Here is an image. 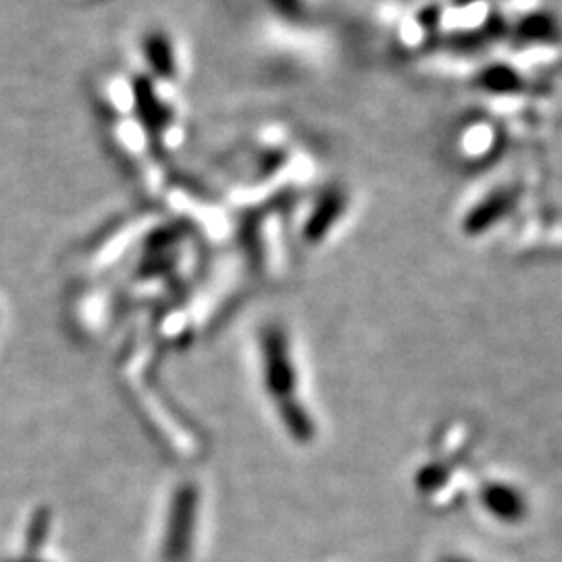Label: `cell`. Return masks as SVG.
Listing matches in <instances>:
<instances>
[{
	"mask_svg": "<svg viewBox=\"0 0 562 562\" xmlns=\"http://www.w3.org/2000/svg\"><path fill=\"white\" fill-rule=\"evenodd\" d=\"M346 204L348 198L342 188L325 190L317 202V207L313 209L309 221H306L304 238L309 242L323 240V236H327L331 232V227H334L338 219L344 215Z\"/></svg>",
	"mask_w": 562,
	"mask_h": 562,
	"instance_id": "cell-2",
	"label": "cell"
},
{
	"mask_svg": "<svg viewBox=\"0 0 562 562\" xmlns=\"http://www.w3.org/2000/svg\"><path fill=\"white\" fill-rule=\"evenodd\" d=\"M517 202H519V190L515 188H500L481 198L463 219L465 234L469 236L485 234L488 229L496 227L502 219L513 213Z\"/></svg>",
	"mask_w": 562,
	"mask_h": 562,
	"instance_id": "cell-1",
	"label": "cell"
},
{
	"mask_svg": "<svg viewBox=\"0 0 562 562\" xmlns=\"http://www.w3.org/2000/svg\"><path fill=\"white\" fill-rule=\"evenodd\" d=\"M562 36L560 25L554 17L546 13H533L519 21L517 38L523 42H538V44H554Z\"/></svg>",
	"mask_w": 562,
	"mask_h": 562,
	"instance_id": "cell-4",
	"label": "cell"
},
{
	"mask_svg": "<svg viewBox=\"0 0 562 562\" xmlns=\"http://www.w3.org/2000/svg\"><path fill=\"white\" fill-rule=\"evenodd\" d=\"M475 84L483 92H490V94H519L527 90V82L523 75L515 67L502 63L485 67L477 75Z\"/></svg>",
	"mask_w": 562,
	"mask_h": 562,
	"instance_id": "cell-3",
	"label": "cell"
}]
</instances>
